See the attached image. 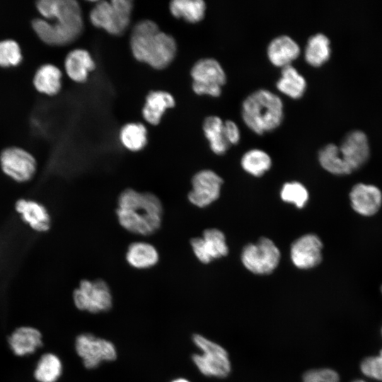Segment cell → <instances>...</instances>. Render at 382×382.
<instances>
[{
    "label": "cell",
    "instance_id": "39",
    "mask_svg": "<svg viewBox=\"0 0 382 382\" xmlns=\"http://www.w3.org/2000/svg\"><path fill=\"white\" fill-rule=\"evenodd\" d=\"M381 294H382V285L381 286Z\"/></svg>",
    "mask_w": 382,
    "mask_h": 382
},
{
    "label": "cell",
    "instance_id": "29",
    "mask_svg": "<svg viewBox=\"0 0 382 382\" xmlns=\"http://www.w3.org/2000/svg\"><path fill=\"white\" fill-rule=\"evenodd\" d=\"M119 137L122 146L132 152L142 150L148 142L146 128L139 122L125 124L120 129Z\"/></svg>",
    "mask_w": 382,
    "mask_h": 382
},
{
    "label": "cell",
    "instance_id": "10",
    "mask_svg": "<svg viewBox=\"0 0 382 382\" xmlns=\"http://www.w3.org/2000/svg\"><path fill=\"white\" fill-rule=\"evenodd\" d=\"M73 300L78 309L91 313L107 311L112 305L110 287L101 279H82L74 290Z\"/></svg>",
    "mask_w": 382,
    "mask_h": 382
},
{
    "label": "cell",
    "instance_id": "27",
    "mask_svg": "<svg viewBox=\"0 0 382 382\" xmlns=\"http://www.w3.org/2000/svg\"><path fill=\"white\" fill-rule=\"evenodd\" d=\"M206 8V4L202 0H173L169 4V10L173 17L190 23L201 21L204 18Z\"/></svg>",
    "mask_w": 382,
    "mask_h": 382
},
{
    "label": "cell",
    "instance_id": "14",
    "mask_svg": "<svg viewBox=\"0 0 382 382\" xmlns=\"http://www.w3.org/2000/svg\"><path fill=\"white\" fill-rule=\"evenodd\" d=\"M323 244L319 236L306 233L296 239L291 245L290 258L300 270H309L318 266L323 260Z\"/></svg>",
    "mask_w": 382,
    "mask_h": 382
},
{
    "label": "cell",
    "instance_id": "38",
    "mask_svg": "<svg viewBox=\"0 0 382 382\" xmlns=\"http://www.w3.org/2000/svg\"><path fill=\"white\" fill-rule=\"evenodd\" d=\"M352 382H366V381L362 379H356V380L352 381Z\"/></svg>",
    "mask_w": 382,
    "mask_h": 382
},
{
    "label": "cell",
    "instance_id": "40",
    "mask_svg": "<svg viewBox=\"0 0 382 382\" xmlns=\"http://www.w3.org/2000/svg\"><path fill=\"white\" fill-rule=\"evenodd\" d=\"M381 335H382V328H381Z\"/></svg>",
    "mask_w": 382,
    "mask_h": 382
},
{
    "label": "cell",
    "instance_id": "2",
    "mask_svg": "<svg viewBox=\"0 0 382 382\" xmlns=\"http://www.w3.org/2000/svg\"><path fill=\"white\" fill-rule=\"evenodd\" d=\"M115 213L124 229L146 236L161 228L163 207L159 197L152 192L126 188L118 196Z\"/></svg>",
    "mask_w": 382,
    "mask_h": 382
},
{
    "label": "cell",
    "instance_id": "35",
    "mask_svg": "<svg viewBox=\"0 0 382 382\" xmlns=\"http://www.w3.org/2000/svg\"><path fill=\"white\" fill-rule=\"evenodd\" d=\"M303 382H340L338 373L330 368L310 369L302 376Z\"/></svg>",
    "mask_w": 382,
    "mask_h": 382
},
{
    "label": "cell",
    "instance_id": "19",
    "mask_svg": "<svg viewBox=\"0 0 382 382\" xmlns=\"http://www.w3.org/2000/svg\"><path fill=\"white\" fill-rule=\"evenodd\" d=\"M8 342L14 354L23 357L34 353L41 347L42 337L37 329L30 326H21L12 332Z\"/></svg>",
    "mask_w": 382,
    "mask_h": 382
},
{
    "label": "cell",
    "instance_id": "7",
    "mask_svg": "<svg viewBox=\"0 0 382 382\" xmlns=\"http://www.w3.org/2000/svg\"><path fill=\"white\" fill-rule=\"evenodd\" d=\"M281 253L278 247L267 237L260 238L255 243L244 246L241 254L243 266L258 275L271 274L279 265Z\"/></svg>",
    "mask_w": 382,
    "mask_h": 382
},
{
    "label": "cell",
    "instance_id": "32",
    "mask_svg": "<svg viewBox=\"0 0 382 382\" xmlns=\"http://www.w3.org/2000/svg\"><path fill=\"white\" fill-rule=\"evenodd\" d=\"M281 199L292 204L298 209L303 208L308 199L309 194L306 187L301 183L292 181L285 183L280 190Z\"/></svg>",
    "mask_w": 382,
    "mask_h": 382
},
{
    "label": "cell",
    "instance_id": "11",
    "mask_svg": "<svg viewBox=\"0 0 382 382\" xmlns=\"http://www.w3.org/2000/svg\"><path fill=\"white\" fill-rule=\"evenodd\" d=\"M223 179L214 171L204 169L197 172L191 179L188 201L194 206L204 208L219 199Z\"/></svg>",
    "mask_w": 382,
    "mask_h": 382
},
{
    "label": "cell",
    "instance_id": "5",
    "mask_svg": "<svg viewBox=\"0 0 382 382\" xmlns=\"http://www.w3.org/2000/svg\"><path fill=\"white\" fill-rule=\"evenodd\" d=\"M133 7L131 0L98 1L90 11L89 19L95 27L119 36L129 27Z\"/></svg>",
    "mask_w": 382,
    "mask_h": 382
},
{
    "label": "cell",
    "instance_id": "21",
    "mask_svg": "<svg viewBox=\"0 0 382 382\" xmlns=\"http://www.w3.org/2000/svg\"><path fill=\"white\" fill-rule=\"evenodd\" d=\"M175 105L173 96L164 91H151L146 96L141 114L146 122L151 125L160 123L166 110Z\"/></svg>",
    "mask_w": 382,
    "mask_h": 382
},
{
    "label": "cell",
    "instance_id": "17",
    "mask_svg": "<svg viewBox=\"0 0 382 382\" xmlns=\"http://www.w3.org/2000/svg\"><path fill=\"white\" fill-rule=\"evenodd\" d=\"M338 146L343 160L352 172L361 168L369 160V141L366 134L359 130L349 132Z\"/></svg>",
    "mask_w": 382,
    "mask_h": 382
},
{
    "label": "cell",
    "instance_id": "4",
    "mask_svg": "<svg viewBox=\"0 0 382 382\" xmlns=\"http://www.w3.org/2000/svg\"><path fill=\"white\" fill-rule=\"evenodd\" d=\"M241 117L254 133L262 135L278 128L284 119V104L276 93L265 88L252 92L243 101Z\"/></svg>",
    "mask_w": 382,
    "mask_h": 382
},
{
    "label": "cell",
    "instance_id": "24",
    "mask_svg": "<svg viewBox=\"0 0 382 382\" xmlns=\"http://www.w3.org/2000/svg\"><path fill=\"white\" fill-rule=\"evenodd\" d=\"M280 77L276 83L277 90L291 99H299L307 88L306 79L291 65L281 68Z\"/></svg>",
    "mask_w": 382,
    "mask_h": 382
},
{
    "label": "cell",
    "instance_id": "26",
    "mask_svg": "<svg viewBox=\"0 0 382 382\" xmlns=\"http://www.w3.org/2000/svg\"><path fill=\"white\" fill-rule=\"evenodd\" d=\"M331 54L330 42L323 33H316L307 40L304 59L313 67H320L328 61Z\"/></svg>",
    "mask_w": 382,
    "mask_h": 382
},
{
    "label": "cell",
    "instance_id": "33",
    "mask_svg": "<svg viewBox=\"0 0 382 382\" xmlns=\"http://www.w3.org/2000/svg\"><path fill=\"white\" fill-rule=\"evenodd\" d=\"M23 61V54L19 44L14 40H0V67L17 66Z\"/></svg>",
    "mask_w": 382,
    "mask_h": 382
},
{
    "label": "cell",
    "instance_id": "36",
    "mask_svg": "<svg viewBox=\"0 0 382 382\" xmlns=\"http://www.w3.org/2000/svg\"><path fill=\"white\" fill-rule=\"evenodd\" d=\"M224 131L226 139L230 145L237 144L241 139V132L238 126L233 120L224 121Z\"/></svg>",
    "mask_w": 382,
    "mask_h": 382
},
{
    "label": "cell",
    "instance_id": "12",
    "mask_svg": "<svg viewBox=\"0 0 382 382\" xmlns=\"http://www.w3.org/2000/svg\"><path fill=\"white\" fill-rule=\"evenodd\" d=\"M75 348L87 369L96 368L103 361H113L117 357L116 349L112 342L88 333L76 337Z\"/></svg>",
    "mask_w": 382,
    "mask_h": 382
},
{
    "label": "cell",
    "instance_id": "1",
    "mask_svg": "<svg viewBox=\"0 0 382 382\" xmlns=\"http://www.w3.org/2000/svg\"><path fill=\"white\" fill-rule=\"evenodd\" d=\"M43 17L34 18L31 26L44 43L64 46L73 42L82 34L84 23L82 11L75 0H41L35 3Z\"/></svg>",
    "mask_w": 382,
    "mask_h": 382
},
{
    "label": "cell",
    "instance_id": "16",
    "mask_svg": "<svg viewBox=\"0 0 382 382\" xmlns=\"http://www.w3.org/2000/svg\"><path fill=\"white\" fill-rule=\"evenodd\" d=\"M14 210L21 221L37 233H45L52 226L51 215L41 202L29 198H19L14 204Z\"/></svg>",
    "mask_w": 382,
    "mask_h": 382
},
{
    "label": "cell",
    "instance_id": "3",
    "mask_svg": "<svg viewBox=\"0 0 382 382\" xmlns=\"http://www.w3.org/2000/svg\"><path fill=\"white\" fill-rule=\"evenodd\" d=\"M133 57L155 69H164L175 57L177 44L170 35L150 20L139 21L133 27L129 40Z\"/></svg>",
    "mask_w": 382,
    "mask_h": 382
},
{
    "label": "cell",
    "instance_id": "15",
    "mask_svg": "<svg viewBox=\"0 0 382 382\" xmlns=\"http://www.w3.org/2000/svg\"><path fill=\"white\" fill-rule=\"evenodd\" d=\"M352 209L364 217L375 216L382 207V191L377 185L371 183H357L349 193Z\"/></svg>",
    "mask_w": 382,
    "mask_h": 382
},
{
    "label": "cell",
    "instance_id": "30",
    "mask_svg": "<svg viewBox=\"0 0 382 382\" xmlns=\"http://www.w3.org/2000/svg\"><path fill=\"white\" fill-rule=\"evenodd\" d=\"M272 158L265 151L253 149L246 151L241 159V166L247 173L260 177L272 166Z\"/></svg>",
    "mask_w": 382,
    "mask_h": 382
},
{
    "label": "cell",
    "instance_id": "31",
    "mask_svg": "<svg viewBox=\"0 0 382 382\" xmlns=\"http://www.w3.org/2000/svg\"><path fill=\"white\" fill-rule=\"evenodd\" d=\"M62 372V364L59 358L52 353H46L37 361L34 376L38 382H56Z\"/></svg>",
    "mask_w": 382,
    "mask_h": 382
},
{
    "label": "cell",
    "instance_id": "20",
    "mask_svg": "<svg viewBox=\"0 0 382 382\" xmlns=\"http://www.w3.org/2000/svg\"><path fill=\"white\" fill-rule=\"evenodd\" d=\"M96 69V64L91 54L84 49L70 51L64 59L66 75L76 83L86 81L88 74Z\"/></svg>",
    "mask_w": 382,
    "mask_h": 382
},
{
    "label": "cell",
    "instance_id": "13",
    "mask_svg": "<svg viewBox=\"0 0 382 382\" xmlns=\"http://www.w3.org/2000/svg\"><path fill=\"white\" fill-rule=\"evenodd\" d=\"M190 244L194 255L202 264H209L228 253L224 233L215 228L205 229L202 236L192 238Z\"/></svg>",
    "mask_w": 382,
    "mask_h": 382
},
{
    "label": "cell",
    "instance_id": "23",
    "mask_svg": "<svg viewBox=\"0 0 382 382\" xmlns=\"http://www.w3.org/2000/svg\"><path fill=\"white\" fill-rule=\"evenodd\" d=\"M62 71L52 64H44L36 70L33 83L35 90L42 94L54 96L62 88Z\"/></svg>",
    "mask_w": 382,
    "mask_h": 382
},
{
    "label": "cell",
    "instance_id": "28",
    "mask_svg": "<svg viewBox=\"0 0 382 382\" xmlns=\"http://www.w3.org/2000/svg\"><path fill=\"white\" fill-rule=\"evenodd\" d=\"M318 160L321 167L335 175H346L352 170L343 160L339 146L335 144H328L318 153Z\"/></svg>",
    "mask_w": 382,
    "mask_h": 382
},
{
    "label": "cell",
    "instance_id": "25",
    "mask_svg": "<svg viewBox=\"0 0 382 382\" xmlns=\"http://www.w3.org/2000/svg\"><path fill=\"white\" fill-rule=\"evenodd\" d=\"M202 129L212 151L216 155L224 154L231 146L226 137L224 121L216 115L208 116L204 120Z\"/></svg>",
    "mask_w": 382,
    "mask_h": 382
},
{
    "label": "cell",
    "instance_id": "8",
    "mask_svg": "<svg viewBox=\"0 0 382 382\" xmlns=\"http://www.w3.org/2000/svg\"><path fill=\"white\" fill-rule=\"evenodd\" d=\"M192 88L199 96L219 97L226 82V75L221 64L214 58H203L195 63L190 71Z\"/></svg>",
    "mask_w": 382,
    "mask_h": 382
},
{
    "label": "cell",
    "instance_id": "9",
    "mask_svg": "<svg viewBox=\"0 0 382 382\" xmlns=\"http://www.w3.org/2000/svg\"><path fill=\"white\" fill-rule=\"evenodd\" d=\"M0 168L2 173L17 183L31 181L37 171L35 156L23 148L11 146L0 153Z\"/></svg>",
    "mask_w": 382,
    "mask_h": 382
},
{
    "label": "cell",
    "instance_id": "37",
    "mask_svg": "<svg viewBox=\"0 0 382 382\" xmlns=\"http://www.w3.org/2000/svg\"><path fill=\"white\" fill-rule=\"evenodd\" d=\"M172 382H189L186 379H184V378H179V379H176Z\"/></svg>",
    "mask_w": 382,
    "mask_h": 382
},
{
    "label": "cell",
    "instance_id": "6",
    "mask_svg": "<svg viewBox=\"0 0 382 382\" xmlns=\"http://www.w3.org/2000/svg\"><path fill=\"white\" fill-rule=\"evenodd\" d=\"M192 340L202 352L192 357L202 374L216 378H226L230 374L231 363L227 351L222 346L199 334H195Z\"/></svg>",
    "mask_w": 382,
    "mask_h": 382
},
{
    "label": "cell",
    "instance_id": "18",
    "mask_svg": "<svg viewBox=\"0 0 382 382\" xmlns=\"http://www.w3.org/2000/svg\"><path fill=\"white\" fill-rule=\"evenodd\" d=\"M301 54L299 44L290 36L279 35L267 45V56L270 62L277 67L291 65Z\"/></svg>",
    "mask_w": 382,
    "mask_h": 382
},
{
    "label": "cell",
    "instance_id": "34",
    "mask_svg": "<svg viewBox=\"0 0 382 382\" xmlns=\"http://www.w3.org/2000/svg\"><path fill=\"white\" fill-rule=\"evenodd\" d=\"M359 368L366 377L382 382V349L378 354L364 358Z\"/></svg>",
    "mask_w": 382,
    "mask_h": 382
},
{
    "label": "cell",
    "instance_id": "22",
    "mask_svg": "<svg viewBox=\"0 0 382 382\" xmlns=\"http://www.w3.org/2000/svg\"><path fill=\"white\" fill-rule=\"evenodd\" d=\"M125 259L132 267L138 270L149 269L155 266L159 260L156 248L146 241H134L127 247Z\"/></svg>",
    "mask_w": 382,
    "mask_h": 382
}]
</instances>
